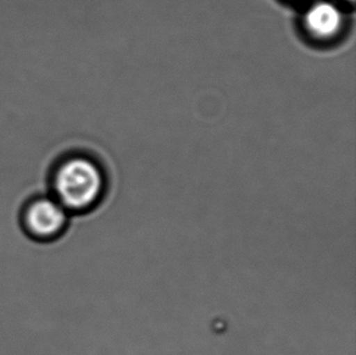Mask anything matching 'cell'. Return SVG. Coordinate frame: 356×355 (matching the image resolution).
Segmentation results:
<instances>
[{
	"instance_id": "4",
	"label": "cell",
	"mask_w": 356,
	"mask_h": 355,
	"mask_svg": "<svg viewBox=\"0 0 356 355\" xmlns=\"http://www.w3.org/2000/svg\"><path fill=\"white\" fill-rule=\"evenodd\" d=\"M347 1H350V3H353V1H354V0H347Z\"/></svg>"
},
{
	"instance_id": "3",
	"label": "cell",
	"mask_w": 356,
	"mask_h": 355,
	"mask_svg": "<svg viewBox=\"0 0 356 355\" xmlns=\"http://www.w3.org/2000/svg\"><path fill=\"white\" fill-rule=\"evenodd\" d=\"M305 26L315 38L336 37L343 27V15L336 5L327 1L314 5L305 15Z\"/></svg>"
},
{
	"instance_id": "1",
	"label": "cell",
	"mask_w": 356,
	"mask_h": 355,
	"mask_svg": "<svg viewBox=\"0 0 356 355\" xmlns=\"http://www.w3.org/2000/svg\"><path fill=\"white\" fill-rule=\"evenodd\" d=\"M53 189L56 200L68 212L84 213L102 201L105 178L92 159L73 156L58 164L54 173Z\"/></svg>"
},
{
	"instance_id": "2",
	"label": "cell",
	"mask_w": 356,
	"mask_h": 355,
	"mask_svg": "<svg viewBox=\"0 0 356 355\" xmlns=\"http://www.w3.org/2000/svg\"><path fill=\"white\" fill-rule=\"evenodd\" d=\"M68 224V211L54 198L40 197L29 203L24 213L27 234L37 240H51L61 235Z\"/></svg>"
}]
</instances>
